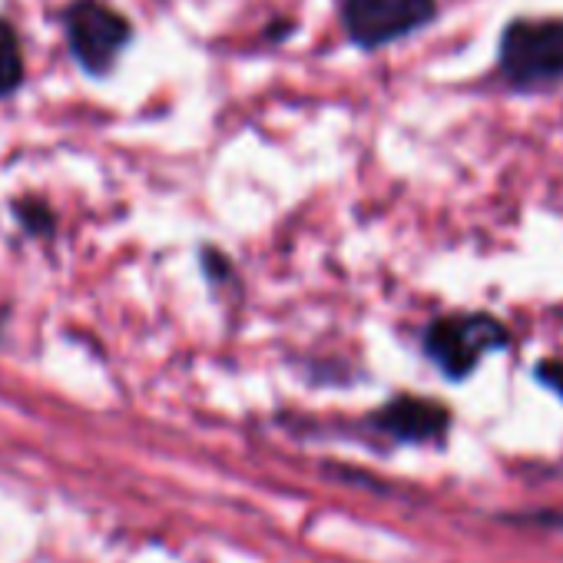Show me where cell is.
<instances>
[{
    "label": "cell",
    "mask_w": 563,
    "mask_h": 563,
    "mask_svg": "<svg viewBox=\"0 0 563 563\" xmlns=\"http://www.w3.org/2000/svg\"><path fill=\"white\" fill-rule=\"evenodd\" d=\"M497 84L514 97L563 87V18H514L497 41Z\"/></svg>",
    "instance_id": "obj_1"
},
{
    "label": "cell",
    "mask_w": 563,
    "mask_h": 563,
    "mask_svg": "<svg viewBox=\"0 0 563 563\" xmlns=\"http://www.w3.org/2000/svg\"><path fill=\"white\" fill-rule=\"evenodd\" d=\"M510 345L514 332L494 312H444L421 329V355L451 385L467 382L487 355Z\"/></svg>",
    "instance_id": "obj_2"
},
{
    "label": "cell",
    "mask_w": 563,
    "mask_h": 563,
    "mask_svg": "<svg viewBox=\"0 0 563 563\" xmlns=\"http://www.w3.org/2000/svg\"><path fill=\"white\" fill-rule=\"evenodd\" d=\"M60 31L74 64L90 80H107L136 41L130 18L107 0H70L60 11Z\"/></svg>",
    "instance_id": "obj_3"
},
{
    "label": "cell",
    "mask_w": 563,
    "mask_h": 563,
    "mask_svg": "<svg viewBox=\"0 0 563 563\" xmlns=\"http://www.w3.org/2000/svg\"><path fill=\"white\" fill-rule=\"evenodd\" d=\"M438 14V0H339L342 31L362 54H378L428 31Z\"/></svg>",
    "instance_id": "obj_4"
},
{
    "label": "cell",
    "mask_w": 563,
    "mask_h": 563,
    "mask_svg": "<svg viewBox=\"0 0 563 563\" xmlns=\"http://www.w3.org/2000/svg\"><path fill=\"white\" fill-rule=\"evenodd\" d=\"M365 428L395 444H444L454 428V411L428 395H391L365 415Z\"/></svg>",
    "instance_id": "obj_5"
},
{
    "label": "cell",
    "mask_w": 563,
    "mask_h": 563,
    "mask_svg": "<svg viewBox=\"0 0 563 563\" xmlns=\"http://www.w3.org/2000/svg\"><path fill=\"white\" fill-rule=\"evenodd\" d=\"M27 84V64L21 34L11 18L0 14V100H11Z\"/></svg>",
    "instance_id": "obj_6"
},
{
    "label": "cell",
    "mask_w": 563,
    "mask_h": 563,
    "mask_svg": "<svg viewBox=\"0 0 563 563\" xmlns=\"http://www.w3.org/2000/svg\"><path fill=\"white\" fill-rule=\"evenodd\" d=\"M14 222L31 235V239H51L57 232V212L44 196H21L11 202Z\"/></svg>",
    "instance_id": "obj_7"
},
{
    "label": "cell",
    "mask_w": 563,
    "mask_h": 563,
    "mask_svg": "<svg viewBox=\"0 0 563 563\" xmlns=\"http://www.w3.org/2000/svg\"><path fill=\"white\" fill-rule=\"evenodd\" d=\"M199 268H202V275H206L209 286H216V289H222L225 282L235 278L232 258H229L222 249H216V245H202V249H199Z\"/></svg>",
    "instance_id": "obj_8"
},
{
    "label": "cell",
    "mask_w": 563,
    "mask_h": 563,
    "mask_svg": "<svg viewBox=\"0 0 563 563\" xmlns=\"http://www.w3.org/2000/svg\"><path fill=\"white\" fill-rule=\"evenodd\" d=\"M533 382L547 391H553L560 401H563V358L550 355V358H540L533 365Z\"/></svg>",
    "instance_id": "obj_9"
},
{
    "label": "cell",
    "mask_w": 563,
    "mask_h": 563,
    "mask_svg": "<svg viewBox=\"0 0 563 563\" xmlns=\"http://www.w3.org/2000/svg\"><path fill=\"white\" fill-rule=\"evenodd\" d=\"M510 523H530V527H560L563 530V510H517L504 514Z\"/></svg>",
    "instance_id": "obj_10"
},
{
    "label": "cell",
    "mask_w": 563,
    "mask_h": 563,
    "mask_svg": "<svg viewBox=\"0 0 563 563\" xmlns=\"http://www.w3.org/2000/svg\"><path fill=\"white\" fill-rule=\"evenodd\" d=\"M292 31H296V21L292 18H278L272 27H265V37L268 41H286V37H292Z\"/></svg>",
    "instance_id": "obj_11"
},
{
    "label": "cell",
    "mask_w": 563,
    "mask_h": 563,
    "mask_svg": "<svg viewBox=\"0 0 563 563\" xmlns=\"http://www.w3.org/2000/svg\"><path fill=\"white\" fill-rule=\"evenodd\" d=\"M0 332H4V309H0Z\"/></svg>",
    "instance_id": "obj_12"
}]
</instances>
